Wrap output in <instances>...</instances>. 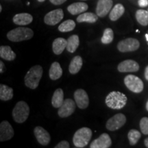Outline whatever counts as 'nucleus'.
Segmentation results:
<instances>
[{"label": "nucleus", "instance_id": "7c9ffc66", "mask_svg": "<svg viewBox=\"0 0 148 148\" xmlns=\"http://www.w3.org/2000/svg\"><path fill=\"white\" fill-rule=\"evenodd\" d=\"M114 38V33L111 28H106L103 31V36L101 37V41L103 44H109L112 42Z\"/></svg>", "mask_w": 148, "mask_h": 148}, {"label": "nucleus", "instance_id": "a211bd4d", "mask_svg": "<svg viewBox=\"0 0 148 148\" xmlns=\"http://www.w3.org/2000/svg\"><path fill=\"white\" fill-rule=\"evenodd\" d=\"M88 5L84 2H76L69 5L67 8V10L71 14L75 15L77 14H81L88 10Z\"/></svg>", "mask_w": 148, "mask_h": 148}, {"label": "nucleus", "instance_id": "c756f323", "mask_svg": "<svg viewBox=\"0 0 148 148\" xmlns=\"http://www.w3.org/2000/svg\"><path fill=\"white\" fill-rule=\"evenodd\" d=\"M140 137H141V134H140L139 131L136 130H131L127 134V138H128L130 144L131 145H136Z\"/></svg>", "mask_w": 148, "mask_h": 148}, {"label": "nucleus", "instance_id": "f257e3e1", "mask_svg": "<svg viewBox=\"0 0 148 148\" xmlns=\"http://www.w3.org/2000/svg\"><path fill=\"white\" fill-rule=\"evenodd\" d=\"M42 66L40 65H35L31 67L24 78L25 86L31 89H35L38 87L42 77Z\"/></svg>", "mask_w": 148, "mask_h": 148}, {"label": "nucleus", "instance_id": "2f4dec72", "mask_svg": "<svg viewBox=\"0 0 148 148\" xmlns=\"http://www.w3.org/2000/svg\"><path fill=\"white\" fill-rule=\"evenodd\" d=\"M140 130L143 134H148V118L143 117L140 121Z\"/></svg>", "mask_w": 148, "mask_h": 148}, {"label": "nucleus", "instance_id": "ea45409f", "mask_svg": "<svg viewBox=\"0 0 148 148\" xmlns=\"http://www.w3.org/2000/svg\"><path fill=\"white\" fill-rule=\"evenodd\" d=\"M145 38H146V39H147V40L148 41V34H145Z\"/></svg>", "mask_w": 148, "mask_h": 148}, {"label": "nucleus", "instance_id": "c9c22d12", "mask_svg": "<svg viewBox=\"0 0 148 148\" xmlns=\"http://www.w3.org/2000/svg\"><path fill=\"white\" fill-rule=\"evenodd\" d=\"M0 66H1V67H0V73H2L4 72V69H5L4 64H3L2 61H0Z\"/></svg>", "mask_w": 148, "mask_h": 148}, {"label": "nucleus", "instance_id": "bb28decb", "mask_svg": "<svg viewBox=\"0 0 148 148\" xmlns=\"http://www.w3.org/2000/svg\"><path fill=\"white\" fill-rule=\"evenodd\" d=\"M79 44V37L77 35H72L67 39V45H66V50L70 53L75 52L77 49Z\"/></svg>", "mask_w": 148, "mask_h": 148}, {"label": "nucleus", "instance_id": "6e6552de", "mask_svg": "<svg viewBox=\"0 0 148 148\" xmlns=\"http://www.w3.org/2000/svg\"><path fill=\"white\" fill-rule=\"evenodd\" d=\"M126 122V117L123 114L119 113L114 115L106 122V127L110 131L117 130L123 126Z\"/></svg>", "mask_w": 148, "mask_h": 148}, {"label": "nucleus", "instance_id": "ddd939ff", "mask_svg": "<svg viewBox=\"0 0 148 148\" xmlns=\"http://www.w3.org/2000/svg\"><path fill=\"white\" fill-rule=\"evenodd\" d=\"M112 4V0H99L96 7V14L99 17H104L110 11Z\"/></svg>", "mask_w": 148, "mask_h": 148}, {"label": "nucleus", "instance_id": "b1692460", "mask_svg": "<svg viewBox=\"0 0 148 148\" xmlns=\"http://www.w3.org/2000/svg\"><path fill=\"white\" fill-rule=\"evenodd\" d=\"M0 56L5 60L12 61L16 58V54L12 50L10 46H1L0 47Z\"/></svg>", "mask_w": 148, "mask_h": 148}, {"label": "nucleus", "instance_id": "412c9836", "mask_svg": "<svg viewBox=\"0 0 148 148\" xmlns=\"http://www.w3.org/2000/svg\"><path fill=\"white\" fill-rule=\"evenodd\" d=\"M125 12V8L121 3H117L113 7L109 14V18L111 21H115L123 15Z\"/></svg>", "mask_w": 148, "mask_h": 148}, {"label": "nucleus", "instance_id": "e433bc0d", "mask_svg": "<svg viewBox=\"0 0 148 148\" xmlns=\"http://www.w3.org/2000/svg\"><path fill=\"white\" fill-rule=\"evenodd\" d=\"M145 77L147 80H148V65L146 66L145 69Z\"/></svg>", "mask_w": 148, "mask_h": 148}, {"label": "nucleus", "instance_id": "c85d7f7f", "mask_svg": "<svg viewBox=\"0 0 148 148\" xmlns=\"http://www.w3.org/2000/svg\"><path fill=\"white\" fill-rule=\"evenodd\" d=\"M75 27V23L74 21L71 19L66 20V21L62 22L59 25L58 30L61 32H71Z\"/></svg>", "mask_w": 148, "mask_h": 148}, {"label": "nucleus", "instance_id": "a19ab883", "mask_svg": "<svg viewBox=\"0 0 148 148\" xmlns=\"http://www.w3.org/2000/svg\"><path fill=\"white\" fill-rule=\"evenodd\" d=\"M45 0H38V1H39V2H43V1H45Z\"/></svg>", "mask_w": 148, "mask_h": 148}, {"label": "nucleus", "instance_id": "5701e85b", "mask_svg": "<svg viewBox=\"0 0 148 148\" xmlns=\"http://www.w3.org/2000/svg\"><path fill=\"white\" fill-rule=\"evenodd\" d=\"M49 77L52 80L58 79L62 76V69L58 62H54L51 64L49 71Z\"/></svg>", "mask_w": 148, "mask_h": 148}, {"label": "nucleus", "instance_id": "cd10ccee", "mask_svg": "<svg viewBox=\"0 0 148 148\" xmlns=\"http://www.w3.org/2000/svg\"><path fill=\"white\" fill-rule=\"evenodd\" d=\"M136 18L140 25L146 26L148 25V11L138 10L136 12Z\"/></svg>", "mask_w": 148, "mask_h": 148}, {"label": "nucleus", "instance_id": "aec40b11", "mask_svg": "<svg viewBox=\"0 0 148 148\" xmlns=\"http://www.w3.org/2000/svg\"><path fill=\"white\" fill-rule=\"evenodd\" d=\"M64 102V92L61 88H57L53 92L51 104L54 108H60Z\"/></svg>", "mask_w": 148, "mask_h": 148}, {"label": "nucleus", "instance_id": "7ed1b4c3", "mask_svg": "<svg viewBox=\"0 0 148 148\" xmlns=\"http://www.w3.org/2000/svg\"><path fill=\"white\" fill-rule=\"evenodd\" d=\"M34 36L32 29L28 27H19L12 29L7 34V38L10 41L21 42L23 40H29Z\"/></svg>", "mask_w": 148, "mask_h": 148}, {"label": "nucleus", "instance_id": "9b49d317", "mask_svg": "<svg viewBox=\"0 0 148 148\" xmlns=\"http://www.w3.org/2000/svg\"><path fill=\"white\" fill-rule=\"evenodd\" d=\"M74 99L79 108L85 109L88 106L89 98H88L87 92L84 90L79 88L75 90L74 92Z\"/></svg>", "mask_w": 148, "mask_h": 148}, {"label": "nucleus", "instance_id": "37998d69", "mask_svg": "<svg viewBox=\"0 0 148 148\" xmlns=\"http://www.w3.org/2000/svg\"><path fill=\"white\" fill-rule=\"evenodd\" d=\"M82 1H86V0H82Z\"/></svg>", "mask_w": 148, "mask_h": 148}, {"label": "nucleus", "instance_id": "a878e982", "mask_svg": "<svg viewBox=\"0 0 148 148\" xmlns=\"http://www.w3.org/2000/svg\"><path fill=\"white\" fill-rule=\"evenodd\" d=\"M98 19V15L92 12H84L77 16V21L78 23L86 22V23H95Z\"/></svg>", "mask_w": 148, "mask_h": 148}, {"label": "nucleus", "instance_id": "393cba45", "mask_svg": "<svg viewBox=\"0 0 148 148\" xmlns=\"http://www.w3.org/2000/svg\"><path fill=\"white\" fill-rule=\"evenodd\" d=\"M12 97L13 89L5 84L0 85V99L2 101H8Z\"/></svg>", "mask_w": 148, "mask_h": 148}, {"label": "nucleus", "instance_id": "1a4fd4ad", "mask_svg": "<svg viewBox=\"0 0 148 148\" xmlns=\"http://www.w3.org/2000/svg\"><path fill=\"white\" fill-rule=\"evenodd\" d=\"M75 104H76V103L73 99H64L62 106L59 108L58 111V115L61 118H66L71 115L75 110Z\"/></svg>", "mask_w": 148, "mask_h": 148}, {"label": "nucleus", "instance_id": "f8f14e48", "mask_svg": "<svg viewBox=\"0 0 148 148\" xmlns=\"http://www.w3.org/2000/svg\"><path fill=\"white\" fill-rule=\"evenodd\" d=\"M14 129L10 123L7 121H3L0 124V140H10L14 136Z\"/></svg>", "mask_w": 148, "mask_h": 148}, {"label": "nucleus", "instance_id": "4c0bfd02", "mask_svg": "<svg viewBox=\"0 0 148 148\" xmlns=\"http://www.w3.org/2000/svg\"><path fill=\"white\" fill-rule=\"evenodd\" d=\"M144 143H145V145L146 147H148V138H145V140H144Z\"/></svg>", "mask_w": 148, "mask_h": 148}, {"label": "nucleus", "instance_id": "72a5a7b5", "mask_svg": "<svg viewBox=\"0 0 148 148\" xmlns=\"http://www.w3.org/2000/svg\"><path fill=\"white\" fill-rule=\"evenodd\" d=\"M138 3L140 7H146L148 5V0H138Z\"/></svg>", "mask_w": 148, "mask_h": 148}, {"label": "nucleus", "instance_id": "f3484780", "mask_svg": "<svg viewBox=\"0 0 148 148\" xmlns=\"http://www.w3.org/2000/svg\"><path fill=\"white\" fill-rule=\"evenodd\" d=\"M13 22L16 25H25L31 23L33 21V17L29 13L16 14L13 17Z\"/></svg>", "mask_w": 148, "mask_h": 148}, {"label": "nucleus", "instance_id": "f03ea898", "mask_svg": "<svg viewBox=\"0 0 148 148\" xmlns=\"http://www.w3.org/2000/svg\"><path fill=\"white\" fill-rule=\"evenodd\" d=\"M127 98L125 94L119 91H112L106 96V104L108 108L115 110L121 109L126 105Z\"/></svg>", "mask_w": 148, "mask_h": 148}, {"label": "nucleus", "instance_id": "2eb2a0df", "mask_svg": "<svg viewBox=\"0 0 148 148\" xmlns=\"http://www.w3.org/2000/svg\"><path fill=\"white\" fill-rule=\"evenodd\" d=\"M34 133L36 140L40 145H47L49 143L51 140L50 135L43 127L40 126L36 127L34 130Z\"/></svg>", "mask_w": 148, "mask_h": 148}, {"label": "nucleus", "instance_id": "dca6fc26", "mask_svg": "<svg viewBox=\"0 0 148 148\" xmlns=\"http://www.w3.org/2000/svg\"><path fill=\"white\" fill-rule=\"evenodd\" d=\"M119 72H136L139 69V64L136 61L132 60H125L120 62L117 66Z\"/></svg>", "mask_w": 148, "mask_h": 148}, {"label": "nucleus", "instance_id": "473e14b6", "mask_svg": "<svg viewBox=\"0 0 148 148\" xmlns=\"http://www.w3.org/2000/svg\"><path fill=\"white\" fill-rule=\"evenodd\" d=\"M69 143L66 140H62L58 145L55 146V148H69Z\"/></svg>", "mask_w": 148, "mask_h": 148}, {"label": "nucleus", "instance_id": "0eeeda50", "mask_svg": "<svg viewBox=\"0 0 148 148\" xmlns=\"http://www.w3.org/2000/svg\"><path fill=\"white\" fill-rule=\"evenodd\" d=\"M140 42L137 39L129 38L120 41L117 45L118 50L121 52L134 51L139 48Z\"/></svg>", "mask_w": 148, "mask_h": 148}, {"label": "nucleus", "instance_id": "39448f33", "mask_svg": "<svg viewBox=\"0 0 148 148\" xmlns=\"http://www.w3.org/2000/svg\"><path fill=\"white\" fill-rule=\"evenodd\" d=\"M29 114V107L26 102L20 101L16 103L12 110V116L16 123H22L26 121Z\"/></svg>", "mask_w": 148, "mask_h": 148}, {"label": "nucleus", "instance_id": "c03bdc74", "mask_svg": "<svg viewBox=\"0 0 148 148\" xmlns=\"http://www.w3.org/2000/svg\"><path fill=\"white\" fill-rule=\"evenodd\" d=\"M147 11H148V10H147Z\"/></svg>", "mask_w": 148, "mask_h": 148}, {"label": "nucleus", "instance_id": "423d86ee", "mask_svg": "<svg viewBox=\"0 0 148 148\" xmlns=\"http://www.w3.org/2000/svg\"><path fill=\"white\" fill-rule=\"evenodd\" d=\"M124 83L126 87L131 91L139 93L143 90V81L139 77L134 75H128L124 78Z\"/></svg>", "mask_w": 148, "mask_h": 148}, {"label": "nucleus", "instance_id": "f704fd0d", "mask_svg": "<svg viewBox=\"0 0 148 148\" xmlns=\"http://www.w3.org/2000/svg\"><path fill=\"white\" fill-rule=\"evenodd\" d=\"M49 1H50V2L52 3L53 4L58 5L64 3L66 0H49Z\"/></svg>", "mask_w": 148, "mask_h": 148}, {"label": "nucleus", "instance_id": "4468645a", "mask_svg": "<svg viewBox=\"0 0 148 148\" xmlns=\"http://www.w3.org/2000/svg\"><path fill=\"white\" fill-rule=\"evenodd\" d=\"M112 145L110 136L106 133H103L97 138L90 143V148H108Z\"/></svg>", "mask_w": 148, "mask_h": 148}, {"label": "nucleus", "instance_id": "6ab92c4d", "mask_svg": "<svg viewBox=\"0 0 148 148\" xmlns=\"http://www.w3.org/2000/svg\"><path fill=\"white\" fill-rule=\"evenodd\" d=\"M67 45V40L63 38H56L52 44V49L53 53L56 55H60L63 52L64 49Z\"/></svg>", "mask_w": 148, "mask_h": 148}, {"label": "nucleus", "instance_id": "4be33fe9", "mask_svg": "<svg viewBox=\"0 0 148 148\" xmlns=\"http://www.w3.org/2000/svg\"><path fill=\"white\" fill-rule=\"evenodd\" d=\"M82 58L79 56H76L72 59L70 62L69 70L71 74H76L79 71L82 66Z\"/></svg>", "mask_w": 148, "mask_h": 148}, {"label": "nucleus", "instance_id": "20e7f679", "mask_svg": "<svg viewBox=\"0 0 148 148\" xmlns=\"http://www.w3.org/2000/svg\"><path fill=\"white\" fill-rule=\"evenodd\" d=\"M92 137V131L88 127H84L77 130L74 134L73 143L76 147L82 148L86 147Z\"/></svg>", "mask_w": 148, "mask_h": 148}, {"label": "nucleus", "instance_id": "58836bf2", "mask_svg": "<svg viewBox=\"0 0 148 148\" xmlns=\"http://www.w3.org/2000/svg\"><path fill=\"white\" fill-rule=\"evenodd\" d=\"M146 109H147V110L148 111V100L147 101V103H146Z\"/></svg>", "mask_w": 148, "mask_h": 148}, {"label": "nucleus", "instance_id": "9d476101", "mask_svg": "<svg viewBox=\"0 0 148 148\" xmlns=\"http://www.w3.org/2000/svg\"><path fill=\"white\" fill-rule=\"evenodd\" d=\"M64 17L63 10L62 9H56L50 11L45 16L44 21L47 25H55L58 23Z\"/></svg>", "mask_w": 148, "mask_h": 148}, {"label": "nucleus", "instance_id": "79ce46f5", "mask_svg": "<svg viewBox=\"0 0 148 148\" xmlns=\"http://www.w3.org/2000/svg\"><path fill=\"white\" fill-rule=\"evenodd\" d=\"M1 10H2V6L0 5V12H1Z\"/></svg>", "mask_w": 148, "mask_h": 148}]
</instances>
